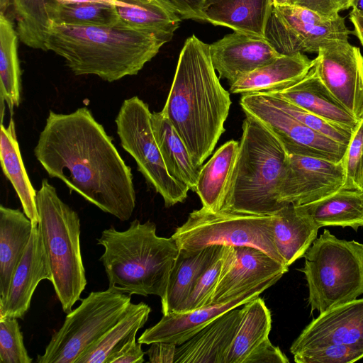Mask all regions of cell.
I'll return each instance as SVG.
<instances>
[{"label": "cell", "instance_id": "27", "mask_svg": "<svg viewBox=\"0 0 363 363\" xmlns=\"http://www.w3.org/2000/svg\"><path fill=\"white\" fill-rule=\"evenodd\" d=\"M33 223L24 212L0 206V304L7 298L12 277L29 242Z\"/></svg>", "mask_w": 363, "mask_h": 363}, {"label": "cell", "instance_id": "25", "mask_svg": "<svg viewBox=\"0 0 363 363\" xmlns=\"http://www.w3.org/2000/svg\"><path fill=\"white\" fill-rule=\"evenodd\" d=\"M313 66V60L303 53L281 55L240 78L230 91L241 95L280 91L300 81Z\"/></svg>", "mask_w": 363, "mask_h": 363}, {"label": "cell", "instance_id": "12", "mask_svg": "<svg viewBox=\"0 0 363 363\" xmlns=\"http://www.w3.org/2000/svg\"><path fill=\"white\" fill-rule=\"evenodd\" d=\"M240 105L246 116L265 126L281 143L289 155L325 159L337 162L347 145L314 131L283 111L267 92L244 94Z\"/></svg>", "mask_w": 363, "mask_h": 363}, {"label": "cell", "instance_id": "34", "mask_svg": "<svg viewBox=\"0 0 363 363\" xmlns=\"http://www.w3.org/2000/svg\"><path fill=\"white\" fill-rule=\"evenodd\" d=\"M18 34L13 23L0 13V99L12 116L21 101V72L18 57Z\"/></svg>", "mask_w": 363, "mask_h": 363}, {"label": "cell", "instance_id": "14", "mask_svg": "<svg viewBox=\"0 0 363 363\" xmlns=\"http://www.w3.org/2000/svg\"><path fill=\"white\" fill-rule=\"evenodd\" d=\"M344 183L343 159L335 162L319 157L288 154L279 201L283 205L311 203L339 190Z\"/></svg>", "mask_w": 363, "mask_h": 363}, {"label": "cell", "instance_id": "15", "mask_svg": "<svg viewBox=\"0 0 363 363\" xmlns=\"http://www.w3.org/2000/svg\"><path fill=\"white\" fill-rule=\"evenodd\" d=\"M288 269L255 247L225 246L223 267L210 306L227 302L267 279L283 276Z\"/></svg>", "mask_w": 363, "mask_h": 363}, {"label": "cell", "instance_id": "35", "mask_svg": "<svg viewBox=\"0 0 363 363\" xmlns=\"http://www.w3.org/2000/svg\"><path fill=\"white\" fill-rule=\"evenodd\" d=\"M46 11L51 25L110 26L119 22L115 4L108 2L64 3L51 0Z\"/></svg>", "mask_w": 363, "mask_h": 363}, {"label": "cell", "instance_id": "20", "mask_svg": "<svg viewBox=\"0 0 363 363\" xmlns=\"http://www.w3.org/2000/svg\"><path fill=\"white\" fill-rule=\"evenodd\" d=\"M52 279L40 229L33 223L29 242L12 277L7 298L0 304V316L22 318L30 308L38 284Z\"/></svg>", "mask_w": 363, "mask_h": 363}, {"label": "cell", "instance_id": "9", "mask_svg": "<svg viewBox=\"0 0 363 363\" xmlns=\"http://www.w3.org/2000/svg\"><path fill=\"white\" fill-rule=\"evenodd\" d=\"M131 295L108 288L92 291L67 313L38 363H76L77 359L126 313Z\"/></svg>", "mask_w": 363, "mask_h": 363}, {"label": "cell", "instance_id": "29", "mask_svg": "<svg viewBox=\"0 0 363 363\" xmlns=\"http://www.w3.org/2000/svg\"><path fill=\"white\" fill-rule=\"evenodd\" d=\"M151 121L153 133L168 172L195 191L201 167L194 163L184 141L162 111L152 113Z\"/></svg>", "mask_w": 363, "mask_h": 363}, {"label": "cell", "instance_id": "48", "mask_svg": "<svg viewBox=\"0 0 363 363\" xmlns=\"http://www.w3.org/2000/svg\"><path fill=\"white\" fill-rule=\"evenodd\" d=\"M64 3H78V2H108L115 4V0H57Z\"/></svg>", "mask_w": 363, "mask_h": 363}, {"label": "cell", "instance_id": "8", "mask_svg": "<svg viewBox=\"0 0 363 363\" xmlns=\"http://www.w3.org/2000/svg\"><path fill=\"white\" fill-rule=\"evenodd\" d=\"M272 219L273 214L232 209L211 211L201 207L189 213L172 238L179 249L188 250L211 245L252 247L286 265L274 242Z\"/></svg>", "mask_w": 363, "mask_h": 363}, {"label": "cell", "instance_id": "5", "mask_svg": "<svg viewBox=\"0 0 363 363\" xmlns=\"http://www.w3.org/2000/svg\"><path fill=\"white\" fill-rule=\"evenodd\" d=\"M242 129L223 209L272 215L284 206L279 201V195L288 153L275 135L255 118L246 116Z\"/></svg>", "mask_w": 363, "mask_h": 363}, {"label": "cell", "instance_id": "28", "mask_svg": "<svg viewBox=\"0 0 363 363\" xmlns=\"http://www.w3.org/2000/svg\"><path fill=\"white\" fill-rule=\"evenodd\" d=\"M239 152V142L229 140L222 145L201 167L195 192L202 207L211 211L223 209Z\"/></svg>", "mask_w": 363, "mask_h": 363}, {"label": "cell", "instance_id": "10", "mask_svg": "<svg viewBox=\"0 0 363 363\" xmlns=\"http://www.w3.org/2000/svg\"><path fill=\"white\" fill-rule=\"evenodd\" d=\"M148 105L138 96L123 101L116 118L122 147L135 160L138 170L160 194L166 207L182 203L189 188L168 172L156 142Z\"/></svg>", "mask_w": 363, "mask_h": 363}, {"label": "cell", "instance_id": "3", "mask_svg": "<svg viewBox=\"0 0 363 363\" xmlns=\"http://www.w3.org/2000/svg\"><path fill=\"white\" fill-rule=\"evenodd\" d=\"M171 38L120 21L110 26L51 25L45 41L75 75L108 82L136 75Z\"/></svg>", "mask_w": 363, "mask_h": 363}, {"label": "cell", "instance_id": "52", "mask_svg": "<svg viewBox=\"0 0 363 363\" xmlns=\"http://www.w3.org/2000/svg\"><path fill=\"white\" fill-rule=\"evenodd\" d=\"M273 6H284L288 4V0H272Z\"/></svg>", "mask_w": 363, "mask_h": 363}, {"label": "cell", "instance_id": "16", "mask_svg": "<svg viewBox=\"0 0 363 363\" xmlns=\"http://www.w3.org/2000/svg\"><path fill=\"white\" fill-rule=\"evenodd\" d=\"M281 277L277 276L267 279L227 302L204 306L190 311L163 315L157 323L143 333L138 342L147 345L155 342H166L179 345L222 314L242 306L259 296L262 292L276 284Z\"/></svg>", "mask_w": 363, "mask_h": 363}, {"label": "cell", "instance_id": "38", "mask_svg": "<svg viewBox=\"0 0 363 363\" xmlns=\"http://www.w3.org/2000/svg\"><path fill=\"white\" fill-rule=\"evenodd\" d=\"M18 318L0 316V363H31Z\"/></svg>", "mask_w": 363, "mask_h": 363}, {"label": "cell", "instance_id": "46", "mask_svg": "<svg viewBox=\"0 0 363 363\" xmlns=\"http://www.w3.org/2000/svg\"><path fill=\"white\" fill-rule=\"evenodd\" d=\"M350 21L353 24V33L359 39L363 47V16L352 9L350 13Z\"/></svg>", "mask_w": 363, "mask_h": 363}, {"label": "cell", "instance_id": "26", "mask_svg": "<svg viewBox=\"0 0 363 363\" xmlns=\"http://www.w3.org/2000/svg\"><path fill=\"white\" fill-rule=\"evenodd\" d=\"M319 228L298 205L287 203L273 214L275 246L289 267L301 257L316 239Z\"/></svg>", "mask_w": 363, "mask_h": 363}, {"label": "cell", "instance_id": "6", "mask_svg": "<svg viewBox=\"0 0 363 363\" xmlns=\"http://www.w3.org/2000/svg\"><path fill=\"white\" fill-rule=\"evenodd\" d=\"M41 184L36 195L38 225L50 266L51 283L67 314L87 284L80 247V219L47 179Z\"/></svg>", "mask_w": 363, "mask_h": 363}, {"label": "cell", "instance_id": "2", "mask_svg": "<svg viewBox=\"0 0 363 363\" xmlns=\"http://www.w3.org/2000/svg\"><path fill=\"white\" fill-rule=\"evenodd\" d=\"M230 94L220 84L210 45L192 35L181 50L162 111L186 145L194 163L201 167L225 132Z\"/></svg>", "mask_w": 363, "mask_h": 363}, {"label": "cell", "instance_id": "18", "mask_svg": "<svg viewBox=\"0 0 363 363\" xmlns=\"http://www.w3.org/2000/svg\"><path fill=\"white\" fill-rule=\"evenodd\" d=\"M329 345H345L363 350V298L320 313L301 333L290 347L300 350Z\"/></svg>", "mask_w": 363, "mask_h": 363}, {"label": "cell", "instance_id": "30", "mask_svg": "<svg viewBox=\"0 0 363 363\" xmlns=\"http://www.w3.org/2000/svg\"><path fill=\"white\" fill-rule=\"evenodd\" d=\"M0 160L4 174L13 186L23 212L33 224L38 225L37 192L25 169L11 116L6 127L1 122Z\"/></svg>", "mask_w": 363, "mask_h": 363}, {"label": "cell", "instance_id": "32", "mask_svg": "<svg viewBox=\"0 0 363 363\" xmlns=\"http://www.w3.org/2000/svg\"><path fill=\"white\" fill-rule=\"evenodd\" d=\"M115 7L123 24L171 39L182 21L164 0H115Z\"/></svg>", "mask_w": 363, "mask_h": 363}, {"label": "cell", "instance_id": "23", "mask_svg": "<svg viewBox=\"0 0 363 363\" xmlns=\"http://www.w3.org/2000/svg\"><path fill=\"white\" fill-rule=\"evenodd\" d=\"M223 245H211L197 250L179 249L161 298L163 315L182 313L196 281L209 267Z\"/></svg>", "mask_w": 363, "mask_h": 363}, {"label": "cell", "instance_id": "51", "mask_svg": "<svg viewBox=\"0 0 363 363\" xmlns=\"http://www.w3.org/2000/svg\"><path fill=\"white\" fill-rule=\"evenodd\" d=\"M357 118H363V94L359 102V108H358V113H357Z\"/></svg>", "mask_w": 363, "mask_h": 363}, {"label": "cell", "instance_id": "39", "mask_svg": "<svg viewBox=\"0 0 363 363\" xmlns=\"http://www.w3.org/2000/svg\"><path fill=\"white\" fill-rule=\"evenodd\" d=\"M345 183L342 188L363 191V118L353 130L343 157Z\"/></svg>", "mask_w": 363, "mask_h": 363}, {"label": "cell", "instance_id": "45", "mask_svg": "<svg viewBox=\"0 0 363 363\" xmlns=\"http://www.w3.org/2000/svg\"><path fill=\"white\" fill-rule=\"evenodd\" d=\"M177 345L172 342H155L145 354L151 363H174Z\"/></svg>", "mask_w": 363, "mask_h": 363}, {"label": "cell", "instance_id": "47", "mask_svg": "<svg viewBox=\"0 0 363 363\" xmlns=\"http://www.w3.org/2000/svg\"><path fill=\"white\" fill-rule=\"evenodd\" d=\"M353 0H335V4L339 11L347 9L351 7Z\"/></svg>", "mask_w": 363, "mask_h": 363}, {"label": "cell", "instance_id": "17", "mask_svg": "<svg viewBox=\"0 0 363 363\" xmlns=\"http://www.w3.org/2000/svg\"><path fill=\"white\" fill-rule=\"evenodd\" d=\"M241 318L225 363H289L287 357L269 338L271 313L257 296L243 304Z\"/></svg>", "mask_w": 363, "mask_h": 363}, {"label": "cell", "instance_id": "40", "mask_svg": "<svg viewBox=\"0 0 363 363\" xmlns=\"http://www.w3.org/2000/svg\"><path fill=\"white\" fill-rule=\"evenodd\" d=\"M297 363H350L363 358V350L345 345L304 349L293 354Z\"/></svg>", "mask_w": 363, "mask_h": 363}, {"label": "cell", "instance_id": "33", "mask_svg": "<svg viewBox=\"0 0 363 363\" xmlns=\"http://www.w3.org/2000/svg\"><path fill=\"white\" fill-rule=\"evenodd\" d=\"M150 307L143 303H130L123 316L89 347L76 363H106L147 322Z\"/></svg>", "mask_w": 363, "mask_h": 363}, {"label": "cell", "instance_id": "37", "mask_svg": "<svg viewBox=\"0 0 363 363\" xmlns=\"http://www.w3.org/2000/svg\"><path fill=\"white\" fill-rule=\"evenodd\" d=\"M267 93L272 95L275 103L283 111L305 125L337 143L345 145H348L352 130L333 123L307 110L301 108L274 93Z\"/></svg>", "mask_w": 363, "mask_h": 363}, {"label": "cell", "instance_id": "11", "mask_svg": "<svg viewBox=\"0 0 363 363\" xmlns=\"http://www.w3.org/2000/svg\"><path fill=\"white\" fill-rule=\"evenodd\" d=\"M350 31L340 15L330 18L308 9L273 6L265 30V39L281 55L318 53L323 44L347 40Z\"/></svg>", "mask_w": 363, "mask_h": 363}, {"label": "cell", "instance_id": "36", "mask_svg": "<svg viewBox=\"0 0 363 363\" xmlns=\"http://www.w3.org/2000/svg\"><path fill=\"white\" fill-rule=\"evenodd\" d=\"M51 0H11L20 40L33 49L47 51L45 41L51 26L46 6Z\"/></svg>", "mask_w": 363, "mask_h": 363}, {"label": "cell", "instance_id": "43", "mask_svg": "<svg viewBox=\"0 0 363 363\" xmlns=\"http://www.w3.org/2000/svg\"><path fill=\"white\" fill-rule=\"evenodd\" d=\"M182 19L204 21L202 8L205 0H164Z\"/></svg>", "mask_w": 363, "mask_h": 363}, {"label": "cell", "instance_id": "44", "mask_svg": "<svg viewBox=\"0 0 363 363\" xmlns=\"http://www.w3.org/2000/svg\"><path fill=\"white\" fill-rule=\"evenodd\" d=\"M288 4L310 9L327 18L339 16L335 0H288Z\"/></svg>", "mask_w": 363, "mask_h": 363}, {"label": "cell", "instance_id": "41", "mask_svg": "<svg viewBox=\"0 0 363 363\" xmlns=\"http://www.w3.org/2000/svg\"><path fill=\"white\" fill-rule=\"evenodd\" d=\"M224 247L223 245L213 261L196 281L182 313L210 306L223 267Z\"/></svg>", "mask_w": 363, "mask_h": 363}, {"label": "cell", "instance_id": "4", "mask_svg": "<svg viewBox=\"0 0 363 363\" xmlns=\"http://www.w3.org/2000/svg\"><path fill=\"white\" fill-rule=\"evenodd\" d=\"M97 242L104 248L100 261L109 288L129 295L163 296L179 251L172 237L158 236L153 222L135 219L125 230H103Z\"/></svg>", "mask_w": 363, "mask_h": 363}, {"label": "cell", "instance_id": "42", "mask_svg": "<svg viewBox=\"0 0 363 363\" xmlns=\"http://www.w3.org/2000/svg\"><path fill=\"white\" fill-rule=\"evenodd\" d=\"M136 336L133 337L116 353L111 355L106 363H143L145 362V352L140 342H136Z\"/></svg>", "mask_w": 363, "mask_h": 363}, {"label": "cell", "instance_id": "22", "mask_svg": "<svg viewBox=\"0 0 363 363\" xmlns=\"http://www.w3.org/2000/svg\"><path fill=\"white\" fill-rule=\"evenodd\" d=\"M294 105L333 123L352 130L359 118L340 103L312 67L300 81L284 89L271 91Z\"/></svg>", "mask_w": 363, "mask_h": 363}, {"label": "cell", "instance_id": "13", "mask_svg": "<svg viewBox=\"0 0 363 363\" xmlns=\"http://www.w3.org/2000/svg\"><path fill=\"white\" fill-rule=\"evenodd\" d=\"M313 67L333 96L357 118L363 94V56L359 48L347 40L329 41L319 48Z\"/></svg>", "mask_w": 363, "mask_h": 363}, {"label": "cell", "instance_id": "1", "mask_svg": "<svg viewBox=\"0 0 363 363\" xmlns=\"http://www.w3.org/2000/svg\"><path fill=\"white\" fill-rule=\"evenodd\" d=\"M34 154L50 177L121 221L130 218L136 201L131 169L86 107L50 111Z\"/></svg>", "mask_w": 363, "mask_h": 363}, {"label": "cell", "instance_id": "49", "mask_svg": "<svg viewBox=\"0 0 363 363\" xmlns=\"http://www.w3.org/2000/svg\"><path fill=\"white\" fill-rule=\"evenodd\" d=\"M351 7L363 16V0H353Z\"/></svg>", "mask_w": 363, "mask_h": 363}, {"label": "cell", "instance_id": "21", "mask_svg": "<svg viewBox=\"0 0 363 363\" xmlns=\"http://www.w3.org/2000/svg\"><path fill=\"white\" fill-rule=\"evenodd\" d=\"M241 318L240 309L222 314L177 345L174 363H225Z\"/></svg>", "mask_w": 363, "mask_h": 363}, {"label": "cell", "instance_id": "7", "mask_svg": "<svg viewBox=\"0 0 363 363\" xmlns=\"http://www.w3.org/2000/svg\"><path fill=\"white\" fill-rule=\"evenodd\" d=\"M311 312L320 313L363 294V244L341 240L328 230L303 255Z\"/></svg>", "mask_w": 363, "mask_h": 363}, {"label": "cell", "instance_id": "31", "mask_svg": "<svg viewBox=\"0 0 363 363\" xmlns=\"http://www.w3.org/2000/svg\"><path fill=\"white\" fill-rule=\"evenodd\" d=\"M318 227H363V191L341 188L311 203L298 205Z\"/></svg>", "mask_w": 363, "mask_h": 363}, {"label": "cell", "instance_id": "24", "mask_svg": "<svg viewBox=\"0 0 363 363\" xmlns=\"http://www.w3.org/2000/svg\"><path fill=\"white\" fill-rule=\"evenodd\" d=\"M272 6V0H205L202 13L214 26L265 38Z\"/></svg>", "mask_w": 363, "mask_h": 363}, {"label": "cell", "instance_id": "19", "mask_svg": "<svg viewBox=\"0 0 363 363\" xmlns=\"http://www.w3.org/2000/svg\"><path fill=\"white\" fill-rule=\"evenodd\" d=\"M213 66L230 85L281 55L265 39L235 32L210 45Z\"/></svg>", "mask_w": 363, "mask_h": 363}, {"label": "cell", "instance_id": "50", "mask_svg": "<svg viewBox=\"0 0 363 363\" xmlns=\"http://www.w3.org/2000/svg\"><path fill=\"white\" fill-rule=\"evenodd\" d=\"M11 5V0H0V13L4 14L6 16V11Z\"/></svg>", "mask_w": 363, "mask_h": 363}]
</instances>
